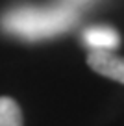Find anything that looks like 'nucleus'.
I'll return each instance as SVG.
<instances>
[{"mask_svg":"<svg viewBox=\"0 0 124 126\" xmlns=\"http://www.w3.org/2000/svg\"><path fill=\"white\" fill-rule=\"evenodd\" d=\"M83 43L91 50H108L113 52L120 45V37L111 26H91L83 32Z\"/></svg>","mask_w":124,"mask_h":126,"instance_id":"obj_3","label":"nucleus"},{"mask_svg":"<svg viewBox=\"0 0 124 126\" xmlns=\"http://www.w3.org/2000/svg\"><path fill=\"white\" fill-rule=\"evenodd\" d=\"M87 63L98 74L124 83V58L108 50H91Z\"/></svg>","mask_w":124,"mask_h":126,"instance_id":"obj_2","label":"nucleus"},{"mask_svg":"<svg viewBox=\"0 0 124 126\" xmlns=\"http://www.w3.org/2000/svg\"><path fill=\"white\" fill-rule=\"evenodd\" d=\"M93 2H96V0H65V6H70V8L78 9V8H81V6L93 4Z\"/></svg>","mask_w":124,"mask_h":126,"instance_id":"obj_5","label":"nucleus"},{"mask_svg":"<svg viewBox=\"0 0 124 126\" xmlns=\"http://www.w3.org/2000/svg\"><path fill=\"white\" fill-rule=\"evenodd\" d=\"M0 126H22L19 104L8 96H0Z\"/></svg>","mask_w":124,"mask_h":126,"instance_id":"obj_4","label":"nucleus"},{"mask_svg":"<svg viewBox=\"0 0 124 126\" xmlns=\"http://www.w3.org/2000/svg\"><path fill=\"white\" fill-rule=\"evenodd\" d=\"M78 11L70 6H19L0 17V28L9 35L26 41H39L70 30Z\"/></svg>","mask_w":124,"mask_h":126,"instance_id":"obj_1","label":"nucleus"}]
</instances>
